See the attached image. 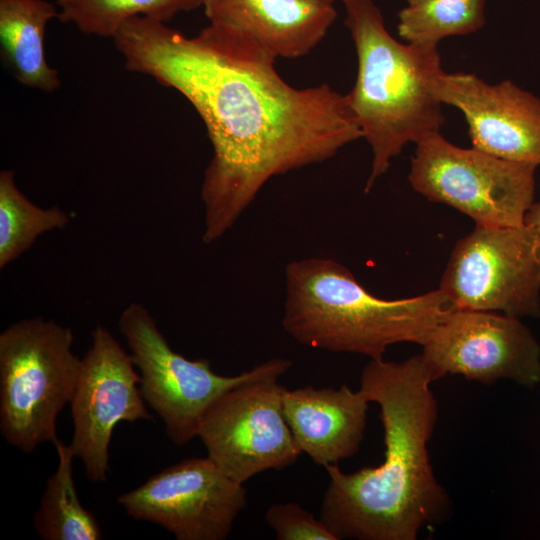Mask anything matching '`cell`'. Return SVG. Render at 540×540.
<instances>
[{
    "instance_id": "1",
    "label": "cell",
    "mask_w": 540,
    "mask_h": 540,
    "mask_svg": "<svg viewBox=\"0 0 540 540\" xmlns=\"http://www.w3.org/2000/svg\"><path fill=\"white\" fill-rule=\"evenodd\" d=\"M112 40L127 70L180 93L206 127V244L233 227L269 180L324 162L362 138L345 95L325 83L293 87L274 56L237 33L208 24L189 37L134 17Z\"/></svg>"
},
{
    "instance_id": "2",
    "label": "cell",
    "mask_w": 540,
    "mask_h": 540,
    "mask_svg": "<svg viewBox=\"0 0 540 540\" xmlns=\"http://www.w3.org/2000/svg\"><path fill=\"white\" fill-rule=\"evenodd\" d=\"M432 382L420 355L364 366L359 390L380 407L384 461L352 473L324 467L329 483L320 519L338 540H415L449 512L428 453L438 415Z\"/></svg>"
},
{
    "instance_id": "3",
    "label": "cell",
    "mask_w": 540,
    "mask_h": 540,
    "mask_svg": "<svg viewBox=\"0 0 540 540\" xmlns=\"http://www.w3.org/2000/svg\"><path fill=\"white\" fill-rule=\"evenodd\" d=\"M452 309L439 288L409 298H379L330 258H304L285 268L282 326L312 348L380 360L391 345L422 346Z\"/></svg>"
},
{
    "instance_id": "4",
    "label": "cell",
    "mask_w": 540,
    "mask_h": 540,
    "mask_svg": "<svg viewBox=\"0 0 540 540\" xmlns=\"http://www.w3.org/2000/svg\"><path fill=\"white\" fill-rule=\"evenodd\" d=\"M357 55L349 108L372 151L368 193L408 143L440 132L442 103L430 84L442 69L438 47L400 43L374 0H343Z\"/></svg>"
},
{
    "instance_id": "5",
    "label": "cell",
    "mask_w": 540,
    "mask_h": 540,
    "mask_svg": "<svg viewBox=\"0 0 540 540\" xmlns=\"http://www.w3.org/2000/svg\"><path fill=\"white\" fill-rule=\"evenodd\" d=\"M73 333L54 320L17 321L0 334V431L30 453L54 442L56 419L70 403L81 367Z\"/></svg>"
},
{
    "instance_id": "6",
    "label": "cell",
    "mask_w": 540,
    "mask_h": 540,
    "mask_svg": "<svg viewBox=\"0 0 540 540\" xmlns=\"http://www.w3.org/2000/svg\"><path fill=\"white\" fill-rule=\"evenodd\" d=\"M292 361L272 358L220 395L205 412L198 435L214 464L244 484L269 469H284L302 453L283 412L279 378Z\"/></svg>"
},
{
    "instance_id": "7",
    "label": "cell",
    "mask_w": 540,
    "mask_h": 540,
    "mask_svg": "<svg viewBox=\"0 0 540 540\" xmlns=\"http://www.w3.org/2000/svg\"><path fill=\"white\" fill-rule=\"evenodd\" d=\"M408 180L429 201L487 226H522L534 203L537 166L462 148L440 132L415 143Z\"/></svg>"
},
{
    "instance_id": "8",
    "label": "cell",
    "mask_w": 540,
    "mask_h": 540,
    "mask_svg": "<svg viewBox=\"0 0 540 540\" xmlns=\"http://www.w3.org/2000/svg\"><path fill=\"white\" fill-rule=\"evenodd\" d=\"M439 289L456 309L540 319V234L476 224L455 244Z\"/></svg>"
},
{
    "instance_id": "9",
    "label": "cell",
    "mask_w": 540,
    "mask_h": 540,
    "mask_svg": "<svg viewBox=\"0 0 540 540\" xmlns=\"http://www.w3.org/2000/svg\"><path fill=\"white\" fill-rule=\"evenodd\" d=\"M118 324L140 372L141 394L178 446L197 437L211 404L252 373L250 369L235 376L220 375L211 369L209 360H190L177 353L140 303H130Z\"/></svg>"
},
{
    "instance_id": "10",
    "label": "cell",
    "mask_w": 540,
    "mask_h": 540,
    "mask_svg": "<svg viewBox=\"0 0 540 540\" xmlns=\"http://www.w3.org/2000/svg\"><path fill=\"white\" fill-rule=\"evenodd\" d=\"M422 348L433 381L460 375L483 384L507 379L531 388L540 383V344L520 318L453 308Z\"/></svg>"
},
{
    "instance_id": "11",
    "label": "cell",
    "mask_w": 540,
    "mask_h": 540,
    "mask_svg": "<svg viewBox=\"0 0 540 540\" xmlns=\"http://www.w3.org/2000/svg\"><path fill=\"white\" fill-rule=\"evenodd\" d=\"M209 457L168 466L117 502L130 517L158 524L177 540H224L247 505L243 486Z\"/></svg>"
},
{
    "instance_id": "12",
    "label": "cell",
    "mask_w": 540,
    "mask_h": 540,
    "mask_svg": "<svg viewBox=\"0 0 540 540\" xmlns=\"http://www.w3.org/2000/svg\"><path fill=\"white\" fill-rule=\"evenodd\" d=\"M91 346L70 401L73 436L69 444L91 482L107 480L109 447L122 421L149 420L140 391V375L130 353L102 325L92 331Z\"/></svg>"
},
{
    "instance_id": "13",
    "label": "cell",
    "mask_w": 540,
    "mask_h": 540,
    "mask_svg": "<svg viewBox=\"0 0 540 540\" xmlns=\"http://www.w3.org/2000/svg\"><path fill=\"white\" fill-rule=\"evenodd\" d=\"M442 103L459 109L472 147L509 161L540 165V98L511 80L490 84L471 73H446L431 80Z\"/></svg>"
},
{
    "instance_id": "14",
    "label": "cell",
    "mask_w": 540,
    "mask_h": 540,
    "mask_svg": "<svg viewBox=\"0 0 540 540\" xmlns=\"http://www.w3.org/2000/svg\"><path fill=\"white\" fill-rule=\"evenodd\" d=\"M209 24L244 36L277 58L309 54L337 18L322 0H202Z\"/></svg>"
},
{
    "instance_id": "15",
    "label": "cell",
    "mask_w": 540,
    "mask_h": 540,
    "mask_svg": "<svg viewBox=\"0 0 540 540\" xmlns=\"http://www.w3.org/2000/svg\"><path fill=\"white\" fill-rule=\"evenodd\" d=\"M369 401L360 390L284 388L283 412L301 452L323 467L352 457L366 428Z\"/></svg>"
},
{
    "instance_id": "16",
    "label": "cell",
    "mask_w": 540,
    "mask_h": 540,
    "mask_svg": "<svg viewBox=\"0 0 540 540\" xmlns=\"http://www.w3.org/2000/svg\"><path fill=\"white\" fill-rule=\"evenodd\" d=\"M58 15L56 3L48 0H0L1 57L21 85L44 92L61 86L45 51L47 25Z\"/></svg>"
},
{
    "instance_id": "17",
    "label": "cell",
    "mask_w": 540,
    "mask_h": 540,
    "mask_svg": "<svg viewBox=\"0 0 540 540\" xmlns=\"http://www.w3.org/2000/svg\"><path fill=\"white\" fill-rule=\"evenodd\" d=\"M58 466L48 478L33 517L36 533L43 540H100L103 534L94 514L83 507L73 479L75 458L70 445L53 442Z\"/></svg>"
},
{
    "instance_id": "18",
    "label": "cell",
    "mask_w": 540,
    "mask_h": 540,
    "mask_svg": "<svg viewBox=\"0 0 540 540\" xmlns=\"http://www.w3.org/2000/svg\"><path fill=\"white\" fill-rule=\"evenodd\" d=\"M58 19L82 33L111 38L134 17L168 23L202 7V0H55Z\"/></svg>"
},
{
    "instance_id": "19",
    "label": "cell",
    "mask_w": 540,
    "mask_h": 540,
    "mask_svg": "<svg viewBox=\"0 0 540 540\" xmlns=\"http://www.w3.org/2000/svg\"><path fill=\"white\" fill-rule=\"evenodd\" d=\"M70 222L58 206L42 208L17 187L12 170L0 172V268L28 250L43 233L64 229Z\"/></svg>"
},
{
    "instance_id": "20",
    "label": "cell",
    "mask_w": 540,
    "mask_h": 540,
    "mask_svg": "<svg viewBox=\"0 0 540 540\" xmlns=\"http://www.w3.org/2000/svg\"><path fill=\"white\" fill-rule=\"evenodd\" d=\"M486 0H422L398 12L397 31L406 43L438 47L450 36L468 35L485 23Z\"/></svg>"
},
{
    "instance_id": "21",
    "label": "cell",
    "mask_w": 540,
    "mask_h": 540,
    "mask_svg": "<svg viewBox=\"0 0 540 540\" xmlns=\"http://www.w3.org/2000/svg\"><path fill=\"white\" fill-rule=\"evenodd\" d=\"M278 540H338L327 525L298 503H278L265 513Z\"/></svg>"
},
{
    "instance_id": "22",
    "label": "cell",
    "mask_w": 540,
    "mask_h": 540,
    "mask_svg": "<svg viewBox=\"0 0 540 540\" xmlns=\"http://www.w3.org/2000/svg\"><path fill=\"white\" fill-rule=\"evenodd\" d=\"M525 224L534 227L540 234V201L534 202L528 210Z\"/></svg>"
},
{
    "instance_id": "23",
    "label": "cell",
    "mask_w": 540,
    "mask_h": 540,
    "mask_svg": "<svg viewBox=\"0 0 540 540\" xmlns=\"http://www.w3.org/2000/svg\"><path fill=\"white\" fill-rule=\"evenodd\" d=\"M407 4H413L422 0H405Z\"/></svg>"
},
{
    "instance_id": "24",
    "label": "cell",
    "mask_w": 540,
    "mask_h": 540,
    "mask_svg": "<svg viewBox=\"0 0 540 540\" xmlns=\"http://www.w3.org/2000/svg\"><path fill=\"white\" fill-rule=\"evenodd\" d=\"M322 1H326V2H330V3H336V2H342L343 0H322Z\"/></svg>"
}]
</instances>
